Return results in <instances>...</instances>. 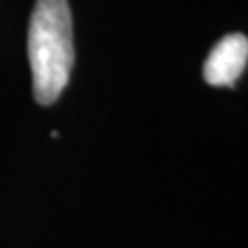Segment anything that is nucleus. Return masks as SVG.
I'll list each match as a JSON object with an SVG mask.
<instances>
[{
  "label": "nucleus",
  "mask_w": 248,
  "mask_h": 248,
  "mask_svg": "<svg viewBox=\"0 0 248 248\" xmlns=\"http://www.w3.org/2000/svg\"><path fill=\"white\" fill-rule=\"evenodd\" d=\"M27 52L33 97L50 106L64 91L75 64L73 15L68 0H37L29 19Z\"/></svg>",
  "instance_id": "1"
},
{
  "label": "nucleus",
  "mask_w": 248,
  "mask_h": 248,
  "mask_svg": "<svg viewBox=\"0 0 248 248\" xmlns=\"http://www.w3.org/2000/svg\"><path fill=\"white\" fill-rule=\"evenodd\" d=\"M248 62V37L230 33L215 44L203 66V79L213 87H234Z\"/></svg>",
  "instance_id": "2"
}]
</instances>
